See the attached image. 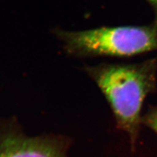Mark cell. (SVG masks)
<instances>
[{
  "label": "cell",
  "mask_w": 157,
  "mask_h": 157,
  "mask_svg": "<svg viewBox=\"0 0 157 157\" xmlns=\"http://www.w3.org/2000/svg\"><path fill=\"white\" fill-rule=\"evenodd\" d=\"M60 36L69 52L82 56H127L157 48V33L146 28H100Z\"/></svg>",
  "instance_id": "cell-1"
},
{
  "label": "cell",
  "mask_w": 157,
  "mask_h": 157,
  "mask_svg": "<svg viewBox=\"0 0 157 157\" xmlns=\"http://www.w3.org/2000/svg\"><path fill=\"white\" fill-rule=\"evenodd\" d=\"M96 78L119 119L126 125L135 124L147 90L142 73L129 67L111 66L98 71Z\"/></svg>",
  "instance_id": "cell-2"
},
{
  "label": "cell",
  "mask_w": 157,
  "mask_h": 157,
  "mask_svg": "<svg viewBox=\"0 0 157 157\" xmlns=\"http://www.w3.org/2000/svg\"><path fill=\"white\" fill-rule=\"evenodd\" d=\"M0 157H62L57 149L46 142L16 136L0 143Z\"/></svg>",
  "instance_id": "cell-3"
},
{
  "label": "cell",
  "mask_w": 157,
  "mask_h": 157,
  "mask_svg": "<svg viewBox=\"0 0 157 157\" xmlns=\"http://www.w3.org/2000/svg\"><path fill=\"white\" fill-rule=\"evenodd\" d=\"M149 123L152 128L157 132V111L150 118Z\"/></svg>",
  "instance_id": "cell-4"
},
{
  "label": "cell",
  "mask_w": 157,
  "mask_h": 157,
  "mask_svg": "<svg viewBox=\"0 0 157 157\" xmlns=\"http://www.w3.org/2000/svg\"><path fill=\"white\" fill-rule=\"evenodd\" d=\"M150 1H151L152 3H153L154 4L157 5V0H150Z\"/></svg>",
  "instance_id": "cell-5"
}]
</instances>
